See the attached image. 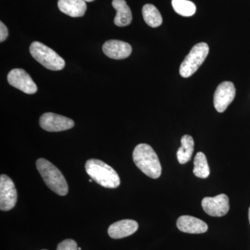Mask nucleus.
<instances>
[{"label": "nucleus", "mask_w": 250, "mask_h": 250, "mask_svg": "<svg viewBox=\"0 0 250 250\" xmlns=\"http://www.w3.org/2000/svg\"><path fill=\"white\" fill-rule=\"evenodd\" d=\"M135 165L152 179H157L161 174V166L155 151L150 146L145 143L138 145L133 152Z\"/></svg>", "instance_id": "f257e3e1"}, {"label": "nucleus", "mask_w": 250, "mask_h": 250, "mask_svg": "<svg viewBox=\"0 0 250 250\" xmlns=\"http://www.w3.org/2000/svg\"><path fill=\"white\" fill-rule=\"evenodd\" d=\"M85 171L90 178L106 188H116L121 184L119 175L111 166L98 159H89L85 163Z\"/></svg>", "instance_id": "f03ea898"}, {"label": "nucleus", "mask_w": 250, "mask_h": 250, "mask_svg": "<svg viewBox=\"0 0 250 250\" xmlns=\"http://www.w3.org/2000/svg\"><path fill=\"white\" fill-rule=\"evenodd\" d=\"M36 167L50 190L61 196L67 195L68 186L66 180L55 166L49 161L41 158L36 161Z\"/></svg>", "instance_id": "7ed1b4c3"}, {"label": "nucleus", "mask_w": 250, "mask_h": 250, "mask_svg": "<svg viewBox=\"0 0 250 250\" xmlns=\"http://www.w3.org/2000/svg\"><path fill=\"white\" fill-rule=\"evenodd\" d=\"M29 52L36 62L48 70L59 71L65 67L64 59L53 49L40 42H33L29 47Z\"/></svg>", "instance_id": "20e7f679"}, {"label": "nucleus", "mask_w": 250, "mask_h": 250, "mask_svg": "<svg viewBox=\"0 0 250 250\" xmlns=\"http://www.w3.org/2000/svg\"><path fill=\"white\" fill-rule=\"evenodd\" d=\"M209 52V47L206 42H200L194 46L184 59L179 68V74L184 78L190 77L198 70Z\"/></svg>", "instance_id": "39448f33"}, {"label": "nucleus", "mask_w": 250, "mask_h": 250, "mask_svg": "<svg viewBox=\"0 0 250 250\" xmlns=\"http://www.w3.org/2000/svg\"><path fill=\"white\" fill-rule=\"evenodd\" d=\"M18 194L12 179L6 174L0 177V209L8 211L14 208L17 202Z\"/></svg>", "instance_id": "423d86ee"}, {"label": "nucleus", "mask_w": 250, "mask_h": 250, "mask_svg": "<svg viewBox=\"0 0 250 250\" xmlns=\"http://www.w3.org/2000/svg\"><path fill=\"white\" fill-rule=\"evenodd\" d=\"M7 80L10 85L21 90L23 93L31 95L37 92V85L30 75L22 69H13L8 74Z\"/></svg>", "instance_id": "0eeeda50"}, {"label": "nucleus", "mask_w": 250, "mask_h": 250, "mask_svg": "<svg viewBox=\"0 0 250 250\" xmlns=\"http://www.w3.org/2000/svg\"><path fill=\"white\" fill-rule=\"evenodd\" d=\"M40 125L45 131L57 132L72 129L75 126V123L67 117L53 113H45L41 117Z\"/></svg>", "instance_id": "6e6552de"}, {"label": "nucleus", "mask_w": 250, "mask_h": 250, "mask_svg": "<svg viewBox=\"0 0 250 250\" xmlns=\"http://www.w3.org/2000/svg\"><path fill=\"white\" fill-rule=\"evenodd\" d=\"M236 95V88L232 82H223L217 87L213 98L215 109L219 113L226 111Z\"/></svg>", "instance_id": "1a4fd4ad"}, {"label": "nucleus", "mask_w": 250, "mask_h": 250, "mask_svg": "<svg viewBox=\"0 0 250 250\" xmlns=\"http://www.w3.org/2000/svg\"><path fill=\"white\" fill-rule=\"evenodd\" d=\"M202 208L207 214L213 217H223L229 210L228 195L220 194L213 197H206L202 201Z\"/></svg>", "instance_id": "9d476101"}, {"label": "nucleus", "mask_w": 250, "mask_h": 250, "mask_svg": "<svg viewBox=\"0 0 250 250\" xmlns=\"http://www.w3.org/2000/svg\"><path fill=\"white\" fill-rule=\"evenodd\" d=\"M103 50L105 55L109 58L121 60L127 58L131 55L132 47L124 41L109 40L104 44Z\"/></svg>", "instance_id": "9b49d317"}, {"label": "nucleus", "mask_w": 250, "mask_h": 250, "mask_svg": "<svg viewBox=\"0 0 250 250\" xmlns=\"http://www.w3.org/2000/svg\"><path fill=\"white\" fill-rule=\"evenodd\" d=\"M139 229V224L133 220H123L112 224L108 233L113 239H121L134 234Z\"/></svg>", "instance_id": "f8f14e48"}, {"label": "nucleus", "mask_w": 250, "mask_h": 250, "mask_svg": "<svg viewBox=\"0 0 250 250\" xmlns=\"http://www.w3.org/2000/svg\"><path fill=\"white\" fill-rule=\"evenodd\" d=\"M177 228L182 232L188 233H205L208 230V225L200 219L190 215H182L177 222Z\"/></svg>", "instance_id": "ddd939ff"}, {"label": "nucleus", "mask_w": 250, "mask_h": 250, "mask_svg": "<svg viewBox=\"0 0 250 250\" xmlns=\"http://www.w3.org/2000/svg\"><path fill=\"white\" fill-rule=\"evenodd\" d=\"M58 7L62 13L72 18L82 17L87 9L83 0H59Z\"/></svg>", "instance_id": "4468645a"}, {"label": "nucleus", "mask_w": 250, "mask_h": 250, "mask_svg": "<svg viewBox=\"0 0 250 250\" xmlns=\"http://www.w3.org/2000/svg\"><path fill=\"white\" fill-rule=\"evenodd\" d=\"M112 6L116 11L114 19V24L116 26L125 27L131 24L132 14L125 0H113Z\"/></svg>", "instance_id": "2eb2a0df"}, {"label": "nucleus", "mask_w": 250, "mask_h": 250, "mask_svg": "<svg viewBox=\"0 0 250 250\" xmlns=\"http://www.w3.org/2000/svg\"><path fill=\"white\" fill-rule=\"evenodd\" d=\"M182 146L177 152L179 164H185L191 159L194 150V141L190 135H184L181 139Z\"/></svg>", "instance_id": "dca6fc26"}, {"label": "nucleus", "mask_w": 250, "mask_h": 250, "mask_svg": "<svg viewBox=\"0 0 250 250\" xmlns=\"http://www.w3.org/2000/svg\"><path fill=\"white\" fill-rule=\"evenodd\" d=\"M143 16L145 22L149 27L156 28L159 27L163 22L162 16L159 10L154 5L147 4L143 8Z\"/></svg>", "instance_id": "f3484780"}, {"label": "nucleus", "mask_w": 250, "mask_h": 250, "mask_svg": "<svg viewBox=\"0 0 250 250\" xmlns=\"http://www.w3.org/2000/svg\"><path fill=\"white\" fill-rule=\"evenodd\" d=\"M193 173L199 178L206 179L209 176L210 168L205 154L197 153L194 159Z\"/></svg>", "instance_id": "a211bd4d"}, {"label": "nucleus", "mask_w": 250, "mask_h": 250, "mask_svg": "<svg viewBox=\"0 0 250 250\" xmlns=\"http://www.w3.org/2000/svg\"><path fill=\"white\" fill-rule=\"evenodd\" d=\"M172 5L175 12L184 17L193 16L196 11L195 4L188 0H172Z\"/></svg>", "instance_id": "6ab92c4d"}, {"label": "nucleus", "mask_w": 250, "mask_h": 250, "mask_svg": "<svg viewBox=\"0 0 250 250\" xmlns=\"http://www.w3.org/2000/svg\"><path fill=\"white\" fill-rule=\"evenodd\" d=\"M57 250H78L76 242L72 239H66L59 243Z\"/></svg>", "instance_id": "aec40b11"}, {"label": "nucleus", "mask_w": 250, "mask_h": 250, "mask_svg": "<svg viewBox=\"0 0 250 250\" xmlns=\"http://www.w3.org/2000/svg\"><path fill=\"white\" fill-rule=\"evenodd\" d=\"M9 36V31L7 27L2 22H0V42H2L3 41L6 40Z\"/></svg>", "instance_id": "412c9836"}, {"label": "nucleus", "mask_w": 250, "mask_h": 250, "mask_svg": "<svg viewBox=\"0 0 250 250\" xmlns=\"http://www.w3.org/2000/svg\"><path fill=\"white\" fill-rule=\"evenodd\" d=\"M83 1H85V2H91V1H94V0H83Z\"/></svg>", "instance_id": "4be33fe9"}, {"label": "nucleus", "mask_w": 250, "mask_h": 250, "mask_svg": "<svg viewBox=\"0 0 250 250\" xmlns=\"http://www.w3.org/2000/svg\"><path fill=\"white\" fill-rule=\"evenodd\" d=\"M248 215H249V220H250V207L249 208V213H248Z\"/></svg>", "instance_id": "5701e85b"}, {"label": "nucleus", "mask_w": 250, "mask_h": 250, "mask_svg": "<svg viewBox=\"0 0 250 250\" xmlns=\"http://www.w3.org/2000/svg\"><path fill=\"white\" fill-rule=\"evenodd\" d=\"M92 181H93V179H89V182H92Z\"/></svg>", "instance_id": "b1692460"}, {"label": "nucleus", "mask_w": 250, "mask_h": 250, "mask_svg": "<svg viewBox=\"0 0 250 250\" xmlns=\"http://www.w3.org/2000/svg\"><path fill=\"white\" fill-rule=\"evenodd\" d=\"M78 250H82V248H78Z\"/></svg>", "instance_id": "393cba45"}, {"label": "nucleus", "mask_w": 250, "mask_h": 250, "mask_svg": "<svg viewBox=\"0 0 250 250\" xmlns=\"http://www.w3.org/2000/svg\"></svg>", "instance_id": "a878e982"}]
</instances>
